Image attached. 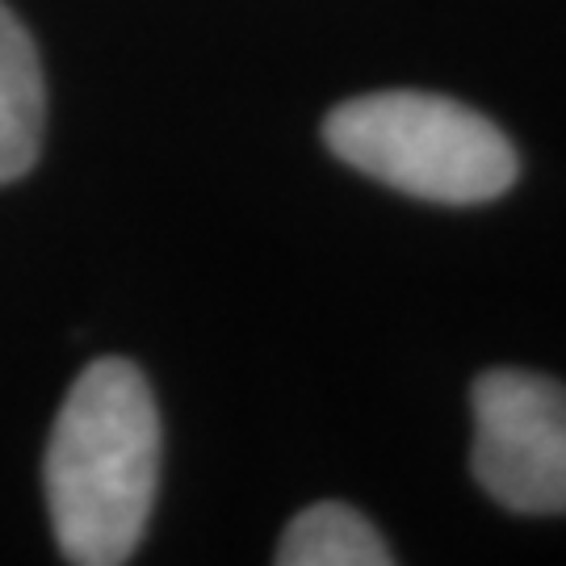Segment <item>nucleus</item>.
Masks as SVG:
<instances>
[{
    "mask_svg": "<svg viewBox=\"0 0 566 566\" xmlns=\"http://www.w3.org/2000/svg\"><path fill=\"white\" fill-rule=\"evenodd\" d=\"M324 143L348 168L437 206L495 202L521 172L512 139L486 114L420 88L336 105L324 118Z\"/></svg>",
    "mask_w": 566,
    "mask_h": 566,
    "instance_id": "nucleus-2",
    "label": "nucleus"
},
{
    "mask_svg": "<svg viewBox=\"0 0 566 566\" xmlns=\"http://www.w3.org/2000/svg\"><path fill=\"white\" fill-rule=\"evenodd\" d=\"M160 411L147 378L122 357L93 361L67 390L42 458L46 512L67 563L135 558L160 491Z\"/></svg>",
    "mask_w": 566,
    "mask_h": 566,
    "instance_id": "nucleus-1",
    "label": "nucleus"
},
{
    "mask_svg": "<svg viewBox=\"0 0 566 566\" xmlns=\"http://www.w3.org/2000/svg\"><path fill=\"white\" fill-rule=\"evenodd\" d=\"M46 84L39 46L9 4H0V185L25 177L42 151Z\"/></svg>",
    "mask_w": 566,
    "mask_h": 566,
    "instance_id": "nucleus-4",
    "label": "nucleus"
},
{
    "mask_svg": "<svg viewBox=\"0 0 566 566\" xmlns=\"http://www.w3.org/2000/svg\"><path fill=\"white\" fill-rule=\"evenodd\" d=\"M282 566H390L382 533L348 504H311L298 512L277 546Z\"/></svg>",
    "mask_w": 566,
    "mask_h": 566,
    "instance_id": "nucleus-5",
    "label": "nucleus"
},
{
    "mask_svg": "<svg viewBox=\"0 0 566 566\" xmlns=\"http://www.w3.org/2000/svg\"><path fill=\"white\" fill-rule=\"evenodd\" d=\"M470 470L521 516H566V386L533 369H486L470 390Z\"/></svg>",
    "mask_w": 566,
    "mask_h": 566,
    "instance_id": "nucleus-3",
    "label": "nucleus"
}]
</instances>
